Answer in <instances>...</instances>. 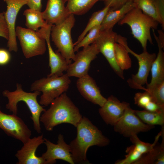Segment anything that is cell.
<instances>
[{
	"mask_svg": "<svg viewBox=\"0 0 164 164\" xmlns=\"http://www.w3.org/2000/svg\"><path fill=\"white\" fill-rule=\"evenodd\" d=\"M0 36L8 40L9 32L5 18V12L0 13Z\"/></svg>",
	"mask_w": 164,
	"mask_h": 164,
	"instance_id": "e575fe53",
	"label": "cell"
},
{
	"mask_svg": "<svg viewBox=\"0 0 164 164\" xmlns=\"http://www.w3.org/2000/svg\"><path fill=\"white\" fill-rule=\"evenodd\" d=\"M0 128L8 136L21 141L23 144L30 138L31 131L23 121L17 115L3 112L0 107Z\"/></svg>",
	"mask_w": 164,
	"mask_h": 164,
	"instance_id": "30bf717a",
	"label": "cell"
},
{
	"mask_svg": "<svg viewBox=\"0 0 164 164\" xmlns=\"http://www.w3.org/2000/svg\"><path fill=\"white\" fill-rule=\"evenodd\" d=\"M44 139V143L46 145L47 149L41 156L47 164L55 163L56 159H61L70 164H74L70 153V146L64 141L63 135H59L56 144L45 138Z\"/></svg>",
	"mask_w": 164,
	"mask_h": 164,
	"instance_id": "4fadbf2b",
	"label": "cell"
},
{
	"mask_svg": "<svg viewBox=\"0 0 164 164\" xmlns=\"http://www.w3.org/2000/svg\"><path fill=\"white\" fill-rule=\"evenodd\" d=\"M66 2V0H48L46 8L42 12L48 25L60 23L69 15L65 6Z\"/></svg>",
	"mask_w": 164,
	"mask_h": 164,
	"instance_id": "d6986e66",
	"label": "cell"
},
{
	"mask_svg": "<svg viewBox=\"0 0 164 164\" xmlns=\"http://www.w3.org/2000/svg\"><path fill=\"white\" fill-rule=\"evenodd\" d=\"M9 51L4 49H0V65H5L9 62L11 56Z\"/></svg>",
	"mask_w": 164,
	"mask_h": 164,
	"instance_id": "8d00e7d4",
	"label": "cell"
},
{
	"mask_svg": "<svg viewBox=\"0 0 164 164\" xmlns=\"http://www.w3.org/2000/svg\"><path fill=\"white\" fill-rule=\"evenodd\" d=\"M129 104L121 102L112 95L109 96L104 105L99 109V113L107 125L114 126L121 118Z\"/></svg>",
	"mask_w": 164,
	"mask_h": 164,
	"instance_id": "e0dca14e",
	"label": "cell"
},
{
	"mask_svg": "<svg viewBox=\"0 0 164 164\" xmlns=\"http://www.w3.org/2000/svg\"><path fill=\"white\" fill-rule=\"evenodd\" d=\"M50 104L40 118V121L48 131H52L55 127L64 123L76 127L83 117L66 92L55 99Z\"/></svg>",
	"mask_w": 164,
	"mask_h": 164,
	"instance_id": "7a4b0ae2",
	"label": "cell"
},
{
	"mask_svg": "<svg viewBox=\"0 0 164 164\" xmlns=\"http://www.w3.org/2000/svg\"><path fill=\"white\" fill-rule=\"evenodd\" d=\"M15 35L19 39L22 53L27 59L43 54L46 50V40L40 31L17 26Z\"/></svg>",
	"mask_w": 164,
	"mask_h": 164,
	"instance_id": "52a82bcc",
	"label": "cell"
},
{
	"mask_svg": "<svg viewBox=\"0 0 164 164\" xmlns=\"http://www.w3.org/2000/svg\"><path fill=\"white\" fill-rule=\"evenodd\" d=\"M134 100L135 104L143 108L150 102L153 101L150 94L146 91L143 93L139 92L135 94Z\"/></svg>",
	"mask_w": 164,
	"mask_h": 164,
	"instance_id": "d6a6232c",
	"label": "cell"
},
{
	"mask_svg": "<svg viewBox=\"0 0 164 164\" xmlns=\"http://www.w3.org/2000/svg\"><path fill=\"white\" fill-rule=\"evenodd\" d=\"M109 9L108 6H105L102 9L92 14L85 29L79 36L76 42L74 43V46L80 41L91 29L97 26L101 25L104 16Z\"/></svg>",
	"mask_w": 164,
	"mask_h": 164,
	"instance_id": "83f0119b",
	"label": "cell"
},
{
	"mask_svg": "<svg viewBox=\"0 0 164 164\" xmlns=\"http://www.w3.org/2000/svg\"><path fill=\"white\" fill-rule=\"evenodd\" d=\"M124 46L128 53L136 58L139 65L137 73L135 74L132 75L131 77L127 80V83L131 88L145 91V88L143 86L148 84L147 78L156 55L155 53H150L147 50L143 51L141 53L138 54L132 50L128 46L127 43Z\"/></svg>",
	"mask_w": 164,
	"mask_h": 164,
	"instance_id": "ba28073f",
	"label": "cell"
},
{
	"mask_svg": "<svg viewBox=\"0 0 164 164\" xmlns=\"http://www.w3.org/2000/svg\"><path fill=\"white\" fill-rule=\"evenodd\" d=\"M144 109V110L152 112H164V106L160 105L153 101L150 102Z\"/></svg>",
	"mask_w": 164,
	"mask_h": 164,
	"instance_id": "d590c367",
	"label": "cell"
},
{
	"mask_svg": "<svg viewBox=\"0 0 164 164\" xmlns=\"http://www.w3.org/2000/svg\"><path fill=\"white\" fill-rule=\"evenodd\" d=\"M136 7L133 2H128L121 8L114 10L110 9L104 16L100 25L101 31L112 29L118 23L131 9Z\"/></svg>",
	"mask_w": 164,
	"mask_h": 164,
	"instance_id": "44dd1931",
	"label": "cell"
},
{
	"mask_svg": "<svg viewBox=\"0 0 164 164\" xmlns=\"http://www.w3.org/2000/svg\"><path fill=\"white\" fill-rule=\"evenodd\" d=\"M118 23L120 25L126 24L130 26L132 34L140 43L143 51L147 50L148 41L153 44L150 29H156L159 24L136 7L130 11Z\"/></svg>",
	"mask_w": 164,
	"mask_h": 164,
	"instance_id": "277c9868",
	"label": "cell"
},
{
	"mask_svg": "<svg viewBox=\"0 0 164 164\" xmlns=\"http://www.w3.org/2000/svg\"><path fill=\"white\" fill-rule=\"evenodd\" d=\"M100 25L91 29L78 43L74 46V51H78L81 47H84L94 43L99 36L101 32Z\"/></svg>",
	"mask_w": 164,
	"mask_h": 164,
	"instance_id": "f1b7e54d",
	"label": "cell"
},
{
	"mask_svg": "<svg viewBox=\"0 0 164 164\" xmlns=\"http://www.w3.org/2000/svg\"><path fill=\"white\" fill-rule=\"evenodd\" d=\"M28 0H3L7 5L5 18L8 28L9 37L7 46L9 51L16 52L18 50L15 35V23L20 9L26 5Z\"/></svg>",
	"mask_w": 164,
	"mask_h": 164,
	"instance_id": "5bb4252c",
	"label": "cell"
},
{
	"mask_svg": "<svg viewBox=\"0 0 164 164\" xmlns=\"http://www.w3.org/2000/svg\"><path fill=\"white\" fill-rule=\"evenodd\" d=\"M70 77L66 73L59 77L47 76L32 83L30 90L42 92L39 103L41 105L47 106L67 91L71 83Z\"/></svg>",
	"mask_w": 164,
	"mask_h": 164,
	"instance_id": "5b68a950",
	"label": "cell"
},
{
	"mask_svg": "<svg viewBox=\"0 0 164 164\" xmlns=\"http://www.w3.org/2000/svg\"><path fill=\"white\" fill-rule=\"evenodd\" d=\"M76 127V137L69 144L72 159L74 164L89 163L86 156L89 148L107 146L110 140L85 117H82Z\"/></svg>",
	"mask_w": 164,
	"mask_h": 164,
	"instance_id": "6da1fadb",
	"label": "cell"
},
{
	"mask_svg": "<svg viewBox=\"0 0 164 164\" xmlns=\"http://www.w3.org/2000/svg\"><path fill=\"white\" fill-rule=\"evenodd\" d=\"M26 5L29 9L41 11L42 8L41 0H28Z\"/></svg>",
	"mask_w": 164,
	"mask_h": 164,
	"instance_id": "74e56055",
	"label": "cell"
},
{
	"mask_svg": "<svg viewBox=\"0 0 164 164\" xmlns=\"http://www.w3.org/2000/svg\"><path fill=\"white\" fill-rule=\"evenodd\" d=\"M135 114L145 123L152 126L164 124V112H156L144 110H135Z\"/></svg>",
	"mask_w": 164,
	"mask_h": 164,
	"instance_id": "484cf974",
	"label": "cell"
},
{
	"mask_svg": "<svg viewBox=\"0 0 164 164\" xmlns=\"http://www.w3.org/2000/svg\"><path fill=\"white\" fill-rule=\"evenodd\" d=\"M163 30H159L158 31L159 36H158L159 40L163 48L164 47V33Z\"/></svg>",
	"mask_w": 164,
	"mask_h": 164,
	"instance_id": "f35d334b",
	"label": "cell"
},
{
	"mask_svg": "<svg viewBox=\"0 0 164 164\" xmlns=\"http://www.w3.org/2000/svg\"><path fill=\"white\" fill-rule=\"evenodd\" d=\"M113 126L115 132L124 137H130L140 132H148L153 128L154 126L147 125L142 122L129 106Z\"/></svg>",
	"mask_w": 164,
	"mask_h": 164,
	"instance_id": "9c48e42d",
	"label": "cell"
},
{
	"mask_svg": "<svg viewBox=\"0 0 164 164\" xmlns=\"http://www.w3.org/2000/svg\"><path fill=\"white\" fill-rule=\"evenodd\" d=\"M52 25L46 28H42L39 29L44 36L47 46L49 57V66L50 68V73L48 76L59 77L63 75L64 71H66L71 60H67L57 51L53 49L50 40L51 29Z\"/></svg>",
	"mask_w": 164,
	"mask_h": 164,
	"instance_id": "9a60e30c",
	"label": "cell"
},
{
	"mask_svg": "<svg viewBox=\"0 0 164 164\" xmlns=\"http://www.w3.org/2000/svg\"><path fill=\"white\" fill-rule=\"evenodd\" d=\"M162 135L161 131L155 137V141L152 144L145 142L140 140L137 136L134 135L130 138V141L135 145L138 150L142 154L146 153L153 149L157 143L159 137Z\"/></svg>",
	"mask_w": 164,
	"mask_h": 164,
	"instance_id": "f546056e",
	"label": "cell"
},
{
	"mask_svg": "<svg viewBox=\"0 0 164 164\" xmlns=\"http://www.w3.org/2000/svg\"><path fill=\"white\" fill-rule=\"evenodd\" d=\"M136 7L161 25L164 29V20L161 15L157 0H133Z\"/></svg>",
	"mask_w": 164,
	"mask_h": 164,
	"instance_id": "603a6c76",
	"label": "cell"
},
{
	"mask_svg": "<svg viewBox=\"0 0 164 164\" xmlns=\"http://www.w3.org/2000/svg\"><path fill=\"white\" fill-rule=\"evenodd\" d=\"M104 0H66L68 14L82 15L89 11L97 2Z\"/></svg>",
	"mask_w": 164,
	"mask_h": 164,
	"instance_id": "d4e9b609",
	"label": "cell"
},
{
	"mask_svg": "<svg viewBox=\"0 0 164 164\" xmlns=\"http://www.w3.org/2000/svg\"><path fill=\"white\" fill-rule=\"evenodd\" d=\"M76 85L81 95L94 104L101 107L106 101L107 99L101 94L95 81L88 74L79 78Z\"/></svg>",
	"mask_w": 164,
	"mask_h": 164,
	"instance_id": "ac0fdd59",
	"label": "cell"
},
{
	"mask_svg": "<svg viewBox=\"0 0 164 164\" xmlns=\"http://www.w3.org/2000/svg\"><path fill=\"white\" fill-rule=\"evenodd\" d=\"M118 34L112 29L101 31L100 35L94 42L100 53L106 58L116 74L124 79L123 71L117 65L115 58L114 46Z\"/></svg>",
	"mask_w": 164,
	"mask_h": 164,
	"instance_id": "7c38bea8",
	"label": "cell"
},
{
	"mask_svg": "<svg viewBox=\"0 0 164 164\" xmlns=\"http://www.w3.org/2000/svg\"><path fill=\"white\" fill-rule=\"evenodd\" d=\"M40 93L36 91L32 92L25 91L22 89L21 84L19 83L17 84L15 91H10L6 90L2 92L3 95L8 100L6 108L13 114L17 115V105L19 102L22 101L26 104L32 115L30 118L33 121L34 129L39 134L41 132L40 121L41 114L46 110L37 100V97Z\"/></svg>",
	"mask_w": 164,
	"mask_h": 164,
	"instance_id": "3957f363",
	"label": "cell"
},
{
	"mask_svg": "<svg viewBox=\"0 0 164 164\" xmlns=\"http://www.w3.org/2000/svg\"><path fill=\"white\" fill-rule=\"evenodd\" d=\"M125 47L120 43H115L114 46L115 58L116 63L123 71L130 68L132 62Z\"/></svg>",
	"mask_w": 164,
	"mask_h": 164,
	"instance_id": "4316f807",
	"label": "cell"
},
{
	"mask_svg": "<svg viewBox=\"0 0 164 164\" xmlns=\"http://www.w3.org/2000/svg\"><path fill=\"white\" fill-rule=\"evenodd\" d=\"M127 154L123 159L116 161L115 164H134L143 155L133 145L127 147L126 150Z\"/></svg>",
	"mask_w": 164,
	"mask_h": 164,
	"instance_id": "4dcf8cb0",
	"label": "cell"
},
{
	"mask_svg": "<svg viewBox=\"0 0 164 164\" xmlns=\"http://www.w3.org/2000/svg\"><path fill=\"white\" fill-rule=\"evenodd\" d=\"M99 53L94 43L83 47L82 50L76 54L74 62L69 65L66 74L70 77L78 78L88 74L91 62Z\"/></svg>",
	"mask_w": 164,
	"mask_h": 164,
	"instance_id": "8fae6325",
	"label": "cell"
},
{
	"mask_svg": "<svg viewBox=\"0 0 164 164\" xmlns=\"http://www.w3.org/2000/svg\"><path fill=\"white\" fill-rule=\"evenodd\" d=\"M73 14L69 15L62 22L52 25L50 35L52 41L57 51L66 59L74 61L75 55L71 36V31L75 24V19Z\"/></svg>",
	"mask_w": 164,
	"mask_h": 164,
	"instance_id": "8992f818",
	"label": "cell"
},
{
	"mask_svg": "<svg viewBox=\"0 0 164 164\" xmlns=\"http://www.w3.org/2000/svg\"><path fill=\"white\" fill-rule=\"evenodd\" d=\"M158 48V52L153 62L150 70L152 78L150 83L147 84L149 89L164 82V53L163 48L154 30L152 31Z\"/></svg>",
	"mask_w": 164,
	"mask_h": 164,
	"instance_id": "ffe728a7",
	"label": "cell"
},
{
	"mask_svg": "<svg viewBox=\"0 0 164 164\" xmlns=\"http://www.w3.org/2000/svg\"><path fill=\"white\" fill-rule=\"evenodd\" d=\"M133 0H104L105 6H108L110 9L114 10L121 8L126 3Z\"/></svg>",
	"mask_w": 164,
	"mask_h": 164,
	"instance_id": "836d02e7",
	"label": "cell"
},
{
	"mask_svg": "<svg viewBox=\"0 0 164 164\" xmlns=\"http://www.w3.org/2000/svg\"><path fill=\"white\" fill-rule=\"evenodd\" d=\"M164 128H162V141L160 145H155L153 149L143 154L134 164H164Z\"/></svg>",
	"mask_w": 164,
	"mask_h": 164,
	"instance_id": "7402d4cb",
	"label": "cell"
},
{
	"mask_svg": "<svg viewBox=\"0 0 164 164\" xmlns=\"http://www.w3.org/2000/svg\"><path fill=\"white\" fill-rule=\"evenodd\" d=\"M145 91L150 94L154 101L160 105L164 106V82L150 89L146 88Z\"/></svg>",
	"mask_w": 164,
	"mask_h": 164,
	"instance_id": "1f68e13d",
	"label": "cell"
},
{
	"mask_svg": "<svg viewBox=\"0 0 164 164\" xmlns=\"http://www.w3.org/2000/svg\"><path fill=\"white\" fill-rule=\"evenodd\" d=\"M44 141L43 135L30 138L15 155L18 160L17 164H47L41 156L36 154L38 147Z\"/></svg>",
	"mask_w": 164,
	"mask_h": 164,
	"instance_id": "2e32d148",
	"label": "cell"
},
{
	"mask_svg": "<svg viewBox=\"0 0 164 164\" xmlns=\"http://www.w3.org/2000/svg\"><path fill=\"white\" fill-rule=\"evenodd\" d=\"M26 18L25 25L27 28L37 31L39 28H46L48 25L44 19L41 11L29 9L23 13Z\"/></svg>",
	"mask_w": 164,
	"mask_h": 164,
	"instance_id": "cb8c5ba5",
	"label": "cell"
}]
</instances>
